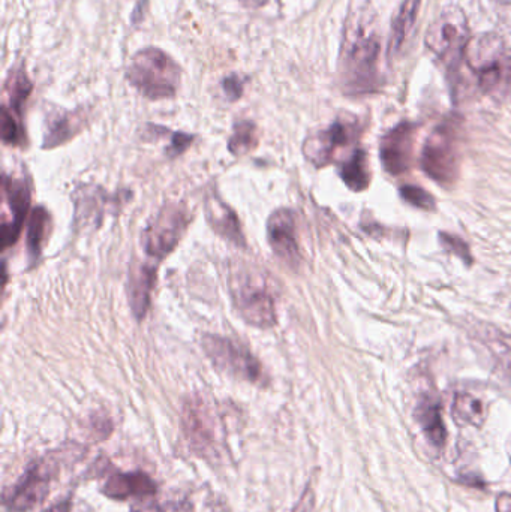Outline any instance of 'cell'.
Segmentation results:
<instances>
[{
  "label": "cell",
  "mask_w": 511,
  "mask_h": 512,
  "mask_svg": "<svg viewBox=\"0 0 511 512\" xmlns=\"http://www.w3.org/2000/svg\"><path fill=\"white\" fill-rule=\"evenodd\" d=\"M23 129L20 117L12 113L6 105L2 107V140L9 146H20L23 143Z\"/></svg>",
  "instance_id": "obj_27"
},
{
  "label": "cell",
  "mask_w": 511,
  "mask_h": 512,
  "mask_svg": "<svg viewBox=\"0 0 511 512\" xmlns=\"http://www.w3.org/2000/svg\"><path fill=\"white\" fill-rule=\"evenodd\" d=\"M356 138V126L354 123L338 120L326 131L312 135L303 144V155L311 164L321 168L329 164L336 150L348 146Z\"/></svg>",
  "instance_id": "obj_12"
},
{
  "label": "cell",
  "mask_w": 511,
  "mask_h": 512,
  "mask_svg": "<svg viewBox=\"0 0 511 512\" xmlns=\"http://www.w3.org/2000/svg\"><path fill=\"white\" fill-rule=\"evenodd\" d=\"M192 141H194V135L191 134H183V132H173L171 134V143L170 146L167 147V155L170 158H177V156L185 153L186 150L191 146Z\"/></svg>",
  "instance_id": "obj_30"
},
{
  "label": "cell",
  "mask_w": 511,
  "mask_h": 512,
  "mask_svg": "<svg viewBox=\"0 0 511 512\" xmlns=\"http://www.w3.org/2000/svg\"><path fill=\"white\" fill-rule=\"evenodd\" d=\"M146 6H147V0H140V2L137 3V6H135L134 12H132V23L134 24H140L141 21L144 20V15H146Z\"/></svg>",
  "instance_id": "obj_35"
},
{
  "label": "cell",
  "mask_w": 511,
  "mask_h": 512,
  "mask_svg": "<svg viewBox=\"0 0 511 512\" xmlns=\"http://www.w3.org/2000/svg\"><path fill=\"white\" fill-rule=\"evenodd\" d=\"M102 495L113 501L147 498L158 492L155 481L143 472L110 475L101 487Z\"/></svg>",
  "instance_id": "obj_15"
},
{
  "label": "cell",
  "mask_w": 511,
  "mask_h": 512,
  "mask_svg": "<svg viewBox=\"0 0 511 512\" xmlns=\"http://www.w3.org/2000/svg\"><path fill=\"white\" fill-rule=\"evenodd\" d=\"M414 134L411 123H401L381 141V162L384 170L392 176H401L413 161Z\"/></svg>",
  "instance_id": "obj_13"
},
{
  "label": "cell",
  "mask_w": 511,
  "mask_h": 512,
  "mask_svg": "<svg viewBox=\"0 0 511 512\" xmlns=\"http://www.w3.org/2000/svg\"><path fill=\"white\" fill-rule=\"evenodd\" d=\"M497 512H511V493H501L495 504Z\"/></svg>",
  "instance_id": "obj_34"
},
{
  "label": "cell",
  "mask_w": 511,
  "mask_h": 512,
  "mask_svg": "<svg viewBox=\"0 0 511 512\" xmlns=\"http://www.w3.org/2000/svg\"><path fill=\"white\" fill-rule=\"evenodd\" d=\"M504 366H506L507 375L510 376L511 381V349L506 352V355H504Z\"/></svg>",
  "instance_id": "obj_38"
},
{
  "label": "cell",
  "mask_w": 511,
  "mask_h": 512,
  "mask_svg": "<svg viewBox=\"0 0 511 512\" xmlns=\"http://www.w3.org/2000/svg\"><path fill=\"white\" fill-rule=\"evenodd\" d=\"M84 125V114L80 111H57L47 120L44 149H54L74 138Z\"/></svg>",
  "instance_id": "obj_18"
},
{
  "label": "cell",
  "mask_w": 511,
  "mask_h": 512,
  "mask_svg": "<svg viewBox=\"0 0 511 512\" xmlns=\"http://www.w3.org/2000/svg\"><path fill=\"white\" fill-rule=\"evenodd\" d=\"M101 189L83 186L74 194L75 200V224L87 225L101 222L104 215V201L110 200L105 195H99Z\"/></svg>",
  "instance_id": "obj_20"
},
{
  "label": "cell",
  "mask_w": 511,
  "mask_h": 512,
  "mask_svg": "<svg viewBox=\"0 0 511 512\" xmlns=\"http://www.w3.org/2000/svg\"><path fill=\"white\" fill-rule=\"evenodd\" d=\"M495 2L504 3V5H509L511 3V0H495Z\"/></svg>",
  "instance_id": "obj_39"
},
{
  "label": "cell",
  "mask_w": 511,
  "mask_h": 512,
  "mask_svg": "<svg viewBox=\"0 0 511 512\" xmlns=\"http://www.w3.org/2000/svg\"><path fill=\"white\" fill-rule=\"evenodd\" d=\"M416 417L428 441L435 448H443L447 441V430L440 405L434 400L425 399L417 408Z\"/></svg>",
  "instance_id": "obj_19"
},
{
  "label": "cell",
  "mask_w": 511,
  "mask_h": 512,
  "mask_svg": "<svg viewBox=\"0 0 511 512\" xmlns=\"http://www.w3.org/2000/svg\"><path fill=\"white\" fill-rule=\"evenodd\" d=\"M207 222L218 236L227 242L245 248L246 240L240 228L239 219L230 206L224 203L218 195H212L206 201Z\"/></svg>",
  "instance_id": "obj_17"
},
{
  "label": "cell",
  "mask_w": 511,
  "mask_h": 512,
  "mask_svg": "<svg viewBox=\"0 0 511 512\" xmlns=\"http://www.w3.org/2000/svg\"><path fill=\"white\" fill-rule=\"evenodd\" d=\"M134 512H194L189 501H168L161 504H147Z\"/></svg>",
  "instance_id": "obj_29"
},
{
  "label": "cell",
  "mask_w": 511,
  "mask_h": 512,
  "mask_svg": "<svg viewBox=\"0 0 511 512\" xmlns=\"http://www.w3.org/2000/svg\"><path fill=\"white\" fill-rule=\"evenodd\" d=\"M459 149L456 126L452 122L437 126L426 141L422 168L432 180L450 186L459 176Z\"/></svg>",
  "instance_id": "obj_7"
},
{
  "label": "cell",
  "mask_w": 511,
  "mask_h": 512,
  "mask_svg": "<svg viewBox=\"0 0 511 512\" xmlns=\"http://www.w3.org/2000/svg\"><path fill=\"white\" fill-rule=\"evenodd\" d=\"M228 289L237 313L246 324L257 328H272L276 324L273 295L264 280H258L252 271H233Z\"/></svg>",
  "instance_id": "obj_4"
},
{
  "label": "cell",
  "mask_w": 511,
  "mask_h": 512,
  "mask_svg": "<svg viewBox=\"0 0 511 512\" xmlns=\"http://www.w3.org/2000/svg\"><path fill=\"white\" fill-rule=\"evenodd\" d=\"M57 456L44 457L33 463L23 477L6 490L3 504L12 512H27L38 507L50 493L51 483L59 472L60 460Z\"/></svg>",
  "instance_id": "obj_6"
},
{
  "label": "cell",
  "mask_w": 511,
  "mask_h": 512,
  "mask_svg": "<svg viewBox=\"0 0 511 512\" xmlns=\"http://www.w3.org/2000/svg\"><path fill=\"white\" fill-rule=\"evenodd\" d=\"M126 78L144 98L159 101L177 95L182 68L161 48L147 47L131 57Z\"/></svg>",
  "instance_id": "obj_2"
},
{
  "label": "cell",
  "mask_w": 511,
  "mask_h": 512,
  "mask_svg": "<svg viewBox=\"0 0 511 512\" xmlns=\"http://www.w3.org/2000/svg\"><path fill=\"white\" fill-rule=\"evenodd\" d=\"M453 418L462 426L482 427L486 420V406L471 393H458L453 400Z\"/></svg>",
  "instance_id": "obj_22"
},
{
  "label": "cell",
  "mask_w": 511,
  "mask_h": 512,
  "mask_svg": "<svg viewBox=\"0 0 511 512\" xmlns=\"http://www.w3.org/2000/svg\"><path fill=\"white\" fill-rule=\"evenodd\" d=\"M48 224H50V216L47 210L44 207H36L30 216L29 228H27V254L32 262L38 261L41 255Z\"/></svg>",
  "instance_id": "obj_25"
},
{
  "label": "cell",
  "mask_w": 511,
  "mask_h": 512,
  "mask_svg": "<svg viewBox=\"0 0 511 512\" xmlns=\"http://www.w3.org/2000/svg\"><path fill=\"white\" fill-rule=\"evenodd\" d=\"M182 429L192 450L198 454L216 451V421L212 409L201 397L186 400L182 409Z\"/></svg>",
  "instance_id": "obj_10"
},
{
  "label": "cell",
  "mask_w": 511,
  "mask_h": 512,
  "mask_svg": "<svg viewBox=\"0 0 511 512\" xmlns=\"http://www.w3.org/2000/svg\"><path fill=\"white\" fill-rule=\"evenodd\" d=\"M341 177L351 191L362 192L368 189L369 182H371L368 155L363 150H356L351 158L342 164Z\"/></svg>",
  "instance_id": "obj_23"
},
{
  "label": "cell",
  "mask_w": 511,
  "mask_h": 512,
  "mask_svg": "<svg viewBox=\"0 0 511 512\" xmlns=\"http://www.w3.org/2000/svg\"><path fill=\"white\" fill-rule=\"evenodd\" d=\"M420 5L422 0H404L396 12L392 27V48L398 50L413 30L419 17Z\"/></svg>",
  "instance_id": "obj_24"
},
{
  "label": "cell",
  "mask_w": 511,
  "mask_h": 512,
  "mask_svg": "<svg viewBox=\"0 0 511 512\" xmlns=\"http://www.w3.org/2000/svg\"><path fill=\"white\" fill-rule=\"evenodd\" d=\"M32 89V81L27 77L26 68L20 66V68L11 69L5 81V93L8 96L9 104L3 105H6L12 113L21 117L24 104L32 93Z\"/></svg>",
  "instance_id": "obj_21"
},
{
  "label": "cell",
  "mask_w": 511,
  "mask_h": 512,
  "mask_svg": "<svg viewBox=\"0 0 511 512\" xmlns=\"http://www.w3.org/2000/svg\"><path fill=\"white\" fill-rule=\"evenodd\" d=\"M267 240L273 254L285 265L297 268L300 264L299 243L296 236V218L290 209H279L267 221Z\"/></svg>",
  "instance_id": "obj_11"
},
{
  "label": "cell",
  "mask_w": 511,
  "mask_h": 512,
  "mask_svg": "<svg viewBox=\"0 0 511 512\" xmlns=\"http://www.w3.org/2000/svg\"><path fill=\"white\" fill-rule=\"evenodd\" d=\"M462 62L482 92H492L511 83V48L495 33L471 38Z\"/></svg>",
  "instance_id": "obj_3"
},
{
  "label": "cell",
  "mask_w": 511,
  "mask_h": 512,
  "mask_svg": "<svg viewBox=\"0 0 511 512\" xmlns=\"http://www.w3.org/2000/svg\"><path fill=\"white\" fill-rule=\"evenodd\" d=\"M380 53V32L374 12L365 8L353 12L345 26L339 57V77L347 95H366L378 89Z\"/></svg>",
  "instance_id": "obj_1"
},
{
  "label": "cell",
  "mask_w": 511,
  "mask_h": 512,
  "mask_svg": "<svg viewBox=\"0 0 511 512\" xmlns=\"http://www.w3.org/2000/svg\"><path fill=\"white\" fill-rule=\"evenodd\" d=\"M191 222L188 210L180 204H165L156 218L150 222L143 233V248L150 258H167L182 239L183 233Z\"/></svg>",
  "instance_id": "obj_8"
},
{
  "label": "cell",
  "mask_w": 511,
  "mask_h": 512,
  "mask_svg": "<svg viewBox=\"0 0 511 512\" xmlns=\"http://www.w3.org/2000/svg\"><path fill=\"white\" fill-rule=\"evenodd\" d=\"M156 271L158 268L149 264L132 265L129 271V303L138 321H141L149 310L150 297L156 283Z\"/></svg>",
  "instance_id": "obj_16"
},
{
  "label": "cell",
  "mask_w": 511,
  "mask_h": 512,
  "mask_svg": "<svg viewBox=\"0 0 511 512\" xmlns=\"http://www.w3.org/2000/svg\"><path fill=\"white\" fill-rule=\"evenodd\" d=\"M222 89L225 95L231 102H236L237 99L242 98L243 95V81L239 75L233 74L230 77L224 78L222 81Z\"/></svg>",
  "instance_id": "obj_31"
},
{
  "label": "cell",
  "mask_w": 511,
  "mask_h": 512,
  "mask_svg": "<svg viewBox=\"0 0 511 512\" xmlns=\"http://www.w3.org/2000/svg\"><path fill=\"white\" fill-rule=\"evenodd\" d=\"M44 512H71V502H59V504L53 505V507L48 508Z\"/></svg>",
  "instance_id": "obj_37"
},
{
  "label": "cell",
  "mask_w": 511,
  "mask_h": 512,
  "mask_svg": "<svg viewBox=\"0 0 511 512\" xmlns=\"http://www.w3.org/2000/svg\"><path fill=\"white\" fill-rule=\"evenodd\" d=\"M441 243H443L444 248L449 249L452 254L461 256V258L467 259L468 262H471L470 249H468V246L465 245L461 239H456V237L453 236H447V234H441Z\"/></svg>",
  "instance_id": "obj_32"
},
{
  "label": "cell",
  "mask_w": 511,
  "mask_h": 512,
  "mask_svg": "<svg viewBox=\"0 0 511 512\" xmlns=\"http://www.w3.org/2000/svg\"><path fill=\"white\" fill-rule=\"evenodd\" d=\"M258 134L257 126L249 120H240L234 125L233 135L228 141V150L231 155L243 156L257 147Z\"/></svg>",
  "instance_id": "obj_26"
},
{
  "label": "cell",
  "mask_w": 511,
  "mask_h": 512,
  "mask_svg": "<svg viewBox=\"0 0 511 512\" xmlns=\"http://www.w3.org/2000/svg\"><path fill=\"white\" fill-rule=\"evenodd\" d=\"M314 507V495H312L311 490L305 492L303 495L302 501L297 505L296 510L294 512H309Z\"/></svg>",
  "instance_id": "obj_33"
},
{
  "label": "cell",
  "mask_w": 511,
  "mask_h": 512,
  "mask_svg": "<svg viewBox=\"0 0 511 512\" xmlns=\"http://www.w3.org/2000/svg\"><path fill=\"white\" fill-rule=\"evenodd\" d=\"M3 191H5L6 201H8L12 215L11 222H3L2 225V245L3 249H6L9 246H14L20 236L27 209H29L30 191L26 180L15 179L6 174L3 176Z\"/></svg>",
  "instance_id": "obj_14"
},
{
  "label": "cell",
  "mask_w": 511,
  "mask_h": 512,
  "mask_svg": "<svg viewBox=\"0 0 511 512\" xmlns=\"http://www.w3.org/2000/svg\"><path fill=\"white\" fill-rule=\"evenodd\" d=\"M401 195L411 206L419 207V209L423 210L435 209V201L432 195L428 194L425 189L419 188V186H402Z\"/></svg>",
  "instance_id": "obj_28"
},
{
  "label": "cell",
  "mask_w": 511,
  "mask_h": 512,
  "mask_svg": "<svg viewBox=\"0 0 511 512\" xmlns=\"http://www.w3.org/2000/svg\"><path fill=\"white\" fill-rule=\"evenodd\" d=\"M245 8L249 9H258L263 8L264 5H267L269 0H239Z\"/></svg>",
  "instance_id": "obj_36"
},
{
  "label": "cell",
  "mask_w": 511,
  "mask_h": 512,
  "mask_svg": "<svg viewBox=\"0 0 511 512\" xmlns=\"http://www.w3.org/2000/svg\"><path fill=\"white\" fill-rule=\"evenodd\" d=\"M201 345L210 361L222 372L249 382H258L263 376L260 361L234 340L204 334Z\"/></svg>",
  "instance_id": "obj_9"
},
{
  "label": "cell",
  "mask_w": 511,
  "mask_h": 512,
  "mask_svg": "<svg viewBox=\"0 0 511 512\" xmlns=\"http://www.w3.org/2000/svg\"><path fill=\"white\" fill-rule=\"evenodd\" d=\"M470 39V26L464 12L450 6L429 27L426 45L438 59L453 68L462 62Z\"/></svg>",
  "instance_id": "obj_5"
}]
</instances>
